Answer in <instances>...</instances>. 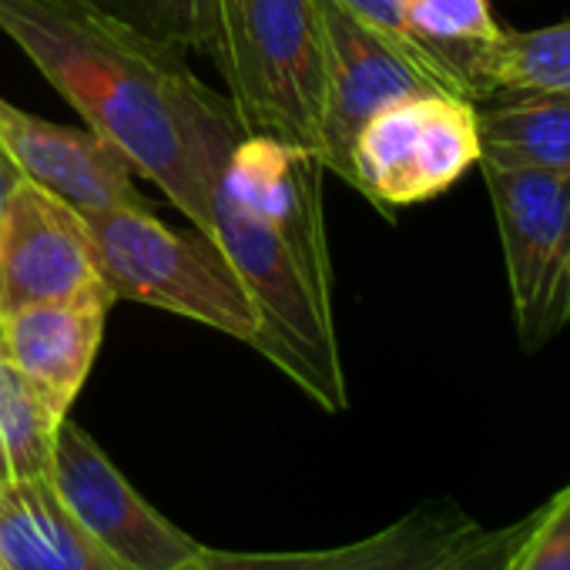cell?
I'll list each match as a JSON object with an SVG mask.
<instances>
[{
	"instance_id": "obj_1",
	"label": "cell",
	"mask_w": 570,
	"mask_h": 570,
	"mask_svg": "<svg viewBox=\"0 0 570 570\" xmlns=\"http://www.w3.org/2000/svg\"><path fill=\"white\" fill-rule=\"evenodd\" d=\"M4 31L48 85L212 238V178L225 168L242 125L185 55L138 35L91 0H0Z\"/></svg>"
},
{
	"instance_id": "obj_2",
	"label": "cell",
	"mask_w": 570,
	"mask_h": 570,
	"mask_svg": "<svg viewBox=\"0 0 570 570\" xmlns=\"http://www.w3.org/2000/svg\"><path fill=\"white\" fill-rule=\"evenodd\" d=\"M316 151L242 135L212 178V238L258 313L252 343L323 410L343 413L346 376L333 316V258Z\"/></svg>"
},
{
	"instance_id": "obj_3",
	"label": "cell",
	"mask_w": 570,
	"mask_h": 570,
	"mask_svg": "<svg viewBox=\"0 0 570 570\" xmlns=\"http://www.w3.org/2000/svg\"><path fill=\"white\" fill-rule=\"evenodd\" d=\"M208 58L252 138L320 155L323 28L316 0H215Z\"/></svg>"
},
{
	"instance_id": "obj_4",
	"label": "cell",
	"mask_w": 570,
	"mask_h": 570,
	"mask_svg": "<svg viewBox=\"0 0 570 570\" xmlns=\"http://www.w3.org/2000/svg\"><path fill=\"white\" fill-rule=\"evenodd\" d=\"M85 222L115 299L185 316L245 346L255 343V303L215 238L198 228H168L151 208H111Z\"/></svg>"
},
{
	"instance_id": "obj_5",
	"label": "cell",
	"mask_w": 570,
	"mask_h": 570,
	"mask_svg": "<svg viewBox=\"0 0 570 570\" xmlns=\"http://www.w3.org/2000/svg\"><path fill=\"white\" fill-rule=\"evenodd\" d=\"M507 262L523 353L570 326V171L480 165Z\"/></svg>"
},
{
	"instance_id": "obj_6",
	"label": "cell",
	"mask_w": 570,
	"mask_h": 570,
	"mask_svg": "<svg viewBox=\"0 0 570 570\" xmlns=\"http://www.w3.org/2000/svg\"><path fill=\"white\" fill-rule=\"evenodd\" d=\"M480 165L476 105L446 95H413L366 121L353 145V188L393 212L446 191Z\"/></svg>"
},
{
	"instance_id": "obj_7",
	"label": "cell",
	"mask_w": 570,
	"mask_h": 570,
	"mask_svg": "<svg viewBox=\"0 0 570 570\" xmlns=\"http://www.w3.org/2000/svg\"><path fill=\"white\" fill-rule=\"evenodd\" d=\"M81 299L118 303L101 278L91 228L85 215L24 178L0 218V320Z\"/></svg>"
},
{
	"instance_id": "obj_8",
	"label": "cell",
	"mask_w": 570,
	"mask_h": 570,
	"mask_svg": "<svg viewBox=\"0 0 570 570\" xmlns=\"http://www.w3.org/2000/svg\"><path fill=\"white\" fill-rule=\"evenodd\" d=\"M51 487L71 517L125 570H175L202 550V543L161 517L125 480L91 433L71 420L58 426Z\"/></svg>"
},
{
	"instance_id": "obj_9",
	"label": "cell",
	"mask_w": 570,
	"mask_h": 570,
	"mask_svg": "<svg viewBox=\"0 0 570 570\" xmlns=\"http://www.w3.org/2000/svg\"><path fill=\"white\" fill-rule=\"evenodd\" d=\"M323 28V111L320 158L326 171L353 181V145L366 121L386 105L443 91L426 71L386 45L376 31L343 11L336 0H316ZM450 95V91H446Z\"/></svg>"
},
{
	"instance_id": "obj_10",
	"label": "cell",
	"mask_w": 570,
	"mask_h": 570,
	"mask_svg": "<svg viewBox=\"0 0 570 570\" xmlns=\"http://www.w3.org/2000/svg\"><path fill=\"white\" fill-rule=\"evenodd\" d=\"M0 148L28 181L85 218L111 208H148L135 185V171L88 128L35 118L0 98Z\"/></svg>"
},
{
	"instance_id": "obj_11",
	"label": "cell",
	"mask_w": 570,
	"mask_h": 570,
	"mask_svg": "<svg viewBox=\"0 0 570 570\" xmlns=\"http://www.w3.org/2000/svg\"><path fill=\"white\" fill-rule=\"evenodd\" d=\"M111 303L81 299L31 306L0 320V360H8L51 406L68 420L105 340Z\"/></svg>"
},
{
	"instance_id": "obj_12",
	"label": "cell",
	"mask_w": 570,
	"mask_h": 570,
	"mask_svg": "<svg viewBox=\"0 0 570 570\" xmlns=\"http://www.w3.org/2000/svg\"><path fill=\"white\" fill-rule=\"evenodd\" d=\"M0 567L4 570H125L61 503L48 480L0 487Z\"/></svg>"
},
{
	"instance_id": "obj_13",
	"label": "cell",
	"mask_w": 570,
	"mask_h": 570,
	"mask_svg": "<svg viewBox=\"0 0 570 570\" xmlns=\"http://www.w3.org/2000/svg\"><path fill=\"white\" fill-rule=\"evenodd\" d=\"M476 105L480 165L570 171V98L500 88Z\"/></svg>"
},
{
	"instance_id": "obj_14",
	"label": "cell",
	"mask_w": 570,
	"mask_h": 570,
	"mask_svg": "<svg viewBox=\"0 0 570 570\" xmlns=\"http://www.w3.org/2000/svg\"><path fill=\"white\" fill-rule=\"evenodd\" d=\"M410 38L436 68L443 85L466 98H480V61L500 41V24L487 0H400Z\"/></svg>"
},
{
	"instance_id": "obj_15",
	"label": "cell",
	"mask_w": 570,
	"mask_h": 570,
	"mask_svg": "<svg viewBox=\"0 0 570 570\" xmlns=\"http://www.w3.org/2000/svg\"><path fill=\"white\" fill-rule=\"evenodd\" d=\"M476 81L480 98L500 88L570 98V21L537 31H503L500 41L483 55Z\"/></svg>"
},
{
	"instance_id": "obj_16",
	"label": "cell",
	"mask_w": 570,
	"mask_h": 570,
	"mask_svg": "<svg viewBox=\"0 0 570 570\" xmlns=\"http://www.w3.org/2000/svg\"><path fill=\"white\" fill-rule=\"evenodd\" d=\"M65 420L38 396V390L0 360V446H4L11 480H48L55 460L58 426Z\"/></svg>"
},
{
	"instance_id": "obj_17",
	"label": "cell",
	"mask_w": 570,
	"mask_h": 570,
	"mask_svg": "<svg viewBox=\"0 0 570 570\" xmlns=\"http://www.w3.org/2000/svg\"><path fill=\"white\" fill-rule=\"evenodd\" d=\"M413 513L383 527L373 537L356 543L330 547V550H299V553H232L202 547L175 570H373L383 557H390L403 537L410 533Z\"/></svg>"
},
{
	"instance_id": "obj_18",
	"label": "cell",
	"mask_w": 570,
	"mask_h": 570,
	"mask_svg": "<svg viewBox=\"0 0 570 570\" xmlns=\"http://www.w3.org/2000/svg\"><path fill=\"white\" fill-rule=\"evenodd\" d=\"M483 527L453 500L423 503L413 510L410 533L373 570H443Z\"/></svg>"
},
{
	"instance_id": "obj_19",
	"label": "cell",
	"mask_w": 570,
	"mask_h": 570,
	"mask_svg": "<svg viewBox=\"0 0 570 570\" xmlns=\"http://www.w3.org/2000/svg\"><path fill=\"white\" fill-rule=\"evenodd\" d=\"M91 4L181 55H208L215 0H91Z\"/></svg>"
},
{
	"instance_id": "obj_20",
	"label": "cell",
	"mask_w": 570,
	"mask_h": 570,
	"mask_svg": "<svg viewBox=\"0 0 570 570\" xmlns=\"http://www.w3.org/2000/svg\"><path fill=\"white\" fill-rule=\"evenodd\" d=\"M513 570H570V483L543 503Z\"/></svg>"
},
{
	"instance_id": "obj_21",
	"label": "cell",
	"mask_w": 570,
	"mask_h": 570,
	"mask_svg": "<svg viewBox=\"0 0 570 570\" xmlns=\"http://www.w3.org/2000/svg\"><path fill=\"white\" fill-rule=\"evenodd\" d=\"M540 510H543V503L507 527H497V530L483 527L443 570H513L527 537L533 533V527L540 520Z\"/></svg>"
},
{
	"instance_id": "obj_22",
	"label": "cell",
	"mask_w": 570,
	"mask_h": 570,
	"mask_svg": "<svg viewBox=\"0 0 570 570\" xmlns=\"http://www.w3.org/2000/svg\"><path fill=\"white\" fill-rule=\"evenodd\" d=\"M343 11H350L356 21H363L370 31H376L386 45H393L403 58H410L420 71H426L443 91H450L443 85V78L436 75V68L426 61V55L416 48V41L410 38V28H406V18H403V8L400 0H336ZM453 95V91H450Z\"/></svg>"
},
{
	"instance_id": "obj_23",
	"label": "cell",
	"mask_w": 570,
	"mask_h": 570,
	"mask_svg": "<svg viewBox=\"0 0 570 570\" xmlns=\"http://www.w3.org/2000/svg\"><path fill=\"white\" fill-rule=\"evenodd\" d=\"M24 181V175L18 171V165L8 158V151L0 148V218H4V208H8V202H11V195H14V188Z\"/></svg>"
},
{
	"instance_id": "obj_24",
	"label": "cell",
	"mask_w": 570,
	"mask_h": 570,
	"mask_svg": "<svg viewBox=\"0 0 570 570\" xmlns=\"http://www.w3.org/2000/svg\"><path fill=\"white\" fill-rule=\"evenodd\" d=\"M11 483V466H8V456H4V446H0V487Z\"/></svg>"
},
{
	"instance_id": "obj_25",
	"label": "cell",
	"mask_w": 570,
	"mask_h": 570,
	"mask_svg": "<svg viewBox=\"0 0 570 570\" xmlns=\"http://www.w3.org/2000/svg\"><path fill=\"white\" fill-rule=\"evenodd\" d=\"M0 570H4V567H0Z\"/></svg>"
}]
</instances>
